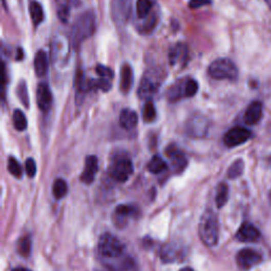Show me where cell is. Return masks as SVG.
<instances>
[{
    "instance_id": "8fae6325",
    "label": "cell",
    "mask_w": 271,
    "mask_h": 271,
    "mask_svg": "<svg viewBox=\"0 0 271 271\" xmlns=\"http://www.w3.org/2000/svg\"><path fill=\"white\" fill-rule=\"evenodd\" d=\"M208 127H209V123L204 117L196 116L187 122L186 132L192 137H197V138L203 137L206 134V132H208Z\"/></svg>"
},
{
    "instance_id": "d4e9b609",
    "label": "cell",
    "mask_w": 271,
    "mask_h": 271,
    "mask_svg": "<svg viewBox=\"0 0 271 271\" xmlns=\"http://www.w3.org/2000/svg\"><path fill=\"white\" fill-rule=\"evenodd\" d=\"M228 198H229V187L226 183H220L217 187V192H216V197H215V200H216V205L218 206V208H222L224 206L227 201H228Z\"/></svg>"
},
{
    "instance_id": "7a4b0ae2",
    "label": "cell",
    "mask_w": 271,
    "mask_h": 271,
    "mask_svg": "<svg viewBox=\"0 0 271 271\" xmlns=\"http://www.w3.org/2000/svg\"><path fill=\"white\" fill-rule=\"evenodd\" d=\"M198 233L201 242L204 245L213 247L217 244L219 226L217 216L213 211L208 210L201 215L198 226Z\"/></svg>"
},
{
    "instance_id": "603a6c76",
    "label": "cell",
    "mask_w": 271,
    "mask_h": 271,
    "mask_svg": "<svg viewBox=\"0 0 271 271\" xmlns=\"http://www.w3.org/2000/svg\"><path fill=\"white\" fill-rule=\"evenodd\" d=\"M168 168L166 162L160 156H154L148 164V170L153 174H159L165 171Z\"/></svg>"
},
{
    "instance_id": "2e32d148",
    "label": "cell",
    "mask_w": 271,
    "mask_h": 271,
    "mask_svg": "<svg viewBox=\"0 0 271 271\" xmlns=\"http://www.w3.org/2000/svg\"><path fill=\"white\" fill-rule=\"evenodd\" d=\"M134 85V71L130 64H124L120 72V90L123 94L130 93Z\"/></svg>"
},
{
    "instance_id": "4dcf8cb0",
    "label": "cell",
    "mask_w": 271,
    "mask_h": 271,
    "mask_svg": "<svg viewBox=\"0 0 271 271\" xmlns=\"http://www.w3.org/2000/svg\"><path fill=\"white\" fill-rule=\"evenodd\" d=\"M57 15L62 23H66L69 18V5L66 0H57Z\"/></svg>"
},
{
    "instance_id": "9c48e42d",
    "label": "cell",
    "mask_w": 271,
    "mask_h": 271,
    "mask_svg": "<svg viewBox=\"0 0 271 271\" xmlns=\"http://www.w3.org/2000/svg\"><path fill=\"white\" fill-rule=\"evenodd\" d=\"M236 262L237 265L242 269L248 270L253 268L254 266L259 265L262 262V256L257 251L246 248L238 251L236 256Z\"/></svg>"
},
{
    "instance_id": "8d00e7d4",
    "label": "cell",
    "mask_w": 271,
    "mask_h": 271,
    "mask_svg": "<svg viewBox=\"0 0 271 271\" xmlns=\"http://www.w3.org/2000/svg\"><path fill=\"white\" fill-rule=\"evenodd\" d=\"M212 0H191L189 3V7L191 9H198L203 6H208L211 4Z\"/></svg>"
},
{
    "instance_id": "1f68e13d",
    "label": "cell",
    "mask_w": 271,
    "mask_h": 271,
    "mask_svg": "<svg viewBox=\"0 0 271 271\" xmlns=\"http://www.w3.org/2000/svg\"><path fill=\"white\" fill-rule=\"evenodd\" d=\"M17 95L20 100V102L24 104L25 107H29L30 105V100H29V93H28V88H27V83L24 81H20V83L17 86Z\"/></svg>"
},
{
    "instance_id": "9a60e30c",
    "label": "cell",
    "mask_w": 271,
    "mask_h": 271,
    "mask_svg": "<svg viewBox=\"0 0 271 271\" xmlns=\"http://www.w3.org/2000/svg\"><path fill=\"white\" fill-rule=\"evenodd\" d=\"M263 117V104L260 101H254L247 107L244 116V121L248 125L258 124Z\"/></svg>"
},
{
    "instance_id": "836d02e7",
    "label": "cell",
    "mask_w": 271,
    "mask_h": 271,
    "mask_svg": "<svg viewBox=\"0 0 271 271\" xmlns=\"http://www.w3.org/2000/svg\"><path fill=\"white\" fill-rule=\"evenodd\" d=\"M198 91V83L195 79H189L184 84V95L187 98L194 97Z\"/></svg>"
},
{
    "instance_id": "4fadbf2b",
    "label": "cell",
    "mask_w": 271,
    "mask_h": 271,
    "mask_svg": "<svg viewBox=\"0 0 271 271\" xmlns=\"http://www.w3.org/2000/svg\"><path fill=\"white\" fill-rule=\"evenodd\" d=\"M236 238L243 243L257 242L260 238V231L256 226L249 224V222H245V224H243L241 228L238 229L236 233Z\"/></svg>"
},
{
    "instance_id": "ab89813d",
    "label": "cell",
    "mask_w": 271,
    "mask_h": 271,
    "mask_svg": "<svg viewBox=\"0 0 271 271\" xmlns=\"http://www.w3.org/2000/svg\"><path fill=\"white\" fill-rule=\"evenodd\" d=\"M265 3L268 5V7L271 9V0H265Z\"/></svg>"
},
{
    "instance_id": "ba28073f",
    "label": "cell",
    "mask_w": 271,
    "mask_h": 271,
    "mask_svg": "<svg viewBox=\"0 0 271 271\" xmlns=\"http://www.w3.org/2000/svg\"><path fill=\"white\" fill-rule=\"evenodd\" d=\"M140 211L137 206L132 204H120L118 205L114 213V221L117 227L123 228L127 225L130 219L138 217Z\"/></svg>"
},
{
    "instance_id": "30bf717a",
    "label": "cell",
    "mask_w": 271,
    "mask_h": 271,
    "mask_svg": "<svg viewBox=\"0 0 271 271\" xmlns=\"http://www.w3.org/2000/svg\"><path fill=\"white\" fill-rule=\"evenodd\" d=\"M165 154L171 159L172 165H173L174 170L176 171V172L180 173L186 168V165H187L186 157L176 145L172 144V145L168 147V149L165 151Z\"/></svg>"
},
{
    "instance_id": "ffe728a7",
    "label": "cell",
    "mask_w": 271,
    "mask_h": 271,
    "mask_svg": "<svg viewBox=\"0 0 271 271\" xmlns=\"http://www.w3.org/2000/svg\"><path fill=\"white\" fill-rule=\"evenodd\" d=\"M156 85L155 83L152 81V79L144 77L142 79V82L139 86L138 89V94L141 99H149L151 98L152 95L154 94V92L156 91Z\"/></svg>"
},
{
    "instance_id": "74e56055",
    "label": "cell",
    "mask_w": 271,
    "mask_h": 271,
    "mask_svg": "<svg viewBox=\"0 0 271 271\" xmlns=\"http://www.w3.org/2000/svg\"><path fill=\"white\" fill-rule=\"evenodd\" d=\"M12 271H31V270L25 267H17V268H14Z\"/></svg>"
},
{
    "instance_id": "277c9868",
    "label": "cell",
    "mask_w": 271,
    "mask_h": 271,
    "mask_svg": "<svg viewBox=\"0 0 271 271\" xmlns=\"http://www.w3.org/2000/svg\"><path fill=\"white\" fill-rule=\"evenodd\" d=\"M209 75L215 79H230L235 81L238 70L235 64L229 58H217L211 62L208 69Z\"/></svg>"
},
{
    "instance_id": "d6a6232c",
    "label": "cell",
    "mask_w": 271,
    "mask_h": 271,
    "mask_svg": "<svg viewBox=\"0 0 271 271\" xmlns=\"http://www.w3.org/2000/svg\"><path fill=\"white\" fill-rule=\"evenodd\" d=\"M31 249H32L31 238L29 236H24L18 243V252L20 253V256L27 258L30 256Z\"/></svg>"
},
{
    "instance_id": "e0dca14e",
    "label": "cell",
    "mask_w": 271,
    "mask_h": 271,
    "mask_svg": "<svg viewBox=\"0 0 271 271\" xmlns=\"http://www.w3.org/2000/svg\"><path fill=\"white\" fill-rule=\"evenodd\" d=\"M138 124V116L134 110L125 108L120 114V125L124 130H133Z\"/></svg>"
},
{
    "instance_id": "5bb4252c",
    "label": "cell",
    "mask_w": 271,
    "mask_h": 271,
    "mask_svg": "<svg viewBox=\"0 0 271 271\" xmlns=\"http://www.w3.org/2000/svg\"><path fill=\"white\" fill-rule=\"evenodd\" d=\"M52 93L47 83H40L37 87L36 102L40 110L48 111L52 105Z\"/></svg>"
},
{
    "instance_id": "f546056e",
    "label": "cell",
    "mask_w": 271,
    "mask_h": 271,
    "mask_svg": "<svg viewBox=\"0 0 271 271\" xmlns=\"http://www.w3.org/2000/svg\"><path fill=\"white\" fill-rule=\"evenodd\" d=\"M8 170L11 173L12 176L15 178H22L23 177V168L20 163L16 160L14 157H10L8 160Z\"/></svg>"
},
{
    "instance_id": "7c38bea8",
    "label": "cell",
    "mask_w": 271,
    "mask_h": 271,
    "mask_svg": "<svg viewBox=\"0 0 271 271\" xmlns=\"http://www.w3.org/2000/svg\"><path fill=\"white\" fill-rule=\"evenodd\" d=\"M99 170V161L95 156H88L85 160V168L81 175V181L90 184L93 182Z\"/></svg>"
},
{
    "instance_id": "cb8c5ba5",
    "label": "cell",
    "mask_w": 271,
    "mask_h": 271,
    "mask_svg": "<svg viewBox=\"0 0 271 271\" xmlns=\"http://www.w3.org/2000/svg\"><path fill=\"white\" fill-rule=\"evenodd\" d=\"M30 16L34 26H39L44 20V11L38 3H32L30 6Z\"/></svg>"
},
{
    "instance_id": "d590c367",
    "label": "cell",
    "mask_w": 271,
    "mask_h": 271,
    "mask_svg": "<svg viewBox=\"0 0 271 271\" xmlns=\"http://www.w3.org/2000/svg\"><path fill=\"white\" fill-rule=\"evenodd\" d=\"M26 172L30 178H33L36 175V163L34 159L29 158L26 161Z\"/></svg>"
},
{
    "instance_id": "f35d334b",
    "label": "cell",
    "mask_w": 271,
    "mask_h": 271,
    "mask_svg": "<svg viewBox=\"0 0 271 271\" xmlns=\"http://www.w3.org/2000/svg\"><path fill=\"white\" fill-rule=\"evenodd\" d=\"M179 271H194L192 268H189V267H185V268H182L180 269Z\"/></svg>"
},
{
    "instance_id": "8992f818",
    "label": "cell",
    "mask_w": 271,
    "mask_h": 271,
    "mask_svg": "<svg viewBox=\"0 0 271 271\" xmlns=\"http://www.w3.org/2000/svg\"><path fill=\"white\" fill-rule=\"evenodd\" d=\"M133 0H110V12L115 24L122 28L129 22L132 14Z\"/></svg>"
},
{
    "instance_id": "d6986e66",
    "label": "cell",
    "mask_w": 271,
    "mask_h": 271,
    "mask_svg": "<svg viewBox=\"0 0 271 271\" xmlns=\"http://www.w3.org/2000/svg\"><path fill=\"white\" fill-rule=\"evenodd\" d=\"M187 56V48L183 44H178L175 46L169 54V58L172 65H176L177 62L184 61Z\"/></svg>"
},
{
    "instance_id": "484cf974",
    "label": "cell",
    "mask_w": 271,
    "mask_h": 271,
    "mask_svg": "<svg viewBox=\"0 0 271 271\" xmlns=\"http://www.w3.org/2000/svg\"><path fill=\"white\" fill-rule=\"evenodd\" d=\"M13 123H14L15 130H17L18 132H24L25 130H27L28 121H27V118L22 110H19V109L14 110Z\"/></svg>"
},
{
    "instance_id": "83f0119b",
    "label": "cell",
    "mask_w": 271,
    "mask_h": 271,
    "mask_svg": "<svg viewBox=\"0 0 271 271\" xmlns=\"http://www.w3.org/2000/svg\"><path fill=\"white\" fill-rule=\"evenodd\" d=\"M244 168H245V164H244V161L242 160V159H237L236 161H234L229 170H228V177L230 179H236L240 176H242L243 173H244Z\"/></svg>"
},
{
    "instance_id": "3957f363",
    "label": "cell",
    "mask_w": 271,
    "mask_h": 271,
    "mask_svg": "<svg viewBox=\"0 0 271 271\" xmlns=\"http://www.w3.org/2000/svg\"><path fill=\"white\" fill-rule=\"evenodd\" d=\"M108 173L110 177L119 182H125L130 179L134 173V165L127 156L118 155L111 161Z\"/></svg>"
},
{
    "instance_id": "5b68a950",
    "label": "cell",
    "mask_w": 271,
    "mask_h": 271,
    "mask_svg": "<svg viewBox=\"0 0 271 271\" xmlns=\"http://www.w3.org/2000/svg\"><path fill=\"white\" fill-rule=\"evenodd\" d=\"M99 253L107 259H118L124 252V245L111 233H104L101 235L98 245Z\"/></svg>"
},
{
    "instance_id": "4316f807",
    "label": "cell",
    "mask_w": 271,
    "mask_h": 271,
    "mask_svg": "<svg viewBox=\"0 0 271 271\" xmlns=\"http://www.w3.org/2000/svg\"><path fill=\"white\" fill-rule=\"evenodd\" d=\"M52 192H53V195L56 199H61L62 197H65L67 192H68V184L67 182L61 179V178H58L54 181L53 183V187H52Z\"/></svg>"
},
{
    "instance_id": "e575fe53",
    "label": "cell",
    "mask_w": 271,
    "mask_h": 271,
    "mask_svg": "<svg viewBox=\"0 0 271 271\" xmlns=\"http://www.w3.org/2000/svg\"><path fill=\"white\" fill-rule=\"evenodd\" d=\"M95 70H97V73L100 75L101 78H105V79H110L114 77V72L113 70H111L110 68L106 67V66H103V65H98L97 68H95Z\"/></svg>"
},
{
    "instance_id": "ac0fdd59",
    "label": "cell",
    "mask_w": 271,
    "mask_h": 271,
    "mask_svg": "<svg viewBox=\"0 0 271 271\" xmlns=\"http://www.w3.org/2000/svg\"><path fill=\"white\" fill-rule=\"evenodd\" d=\"M49 67V60H48V55L45 51L39 50L34 58V70L37 76H44Z\"/></svg>"
},
{
    "instance_id": "f1b7e54d",
    "label": "cell",
    "mask_w": 271,
    "mask_h": 271,
    "mask_svg": "<svg viewBox=\"0 0 271 271\" xmlns=\"http://www.w3.org/2000/svg\"><path fill=\"white\" fill-rule=\"evenodd\" d=\"M156 115L157 113L154 103L152 101H148L142 110L143 120H144L147 123H151L156 119Z\"/></svg>"
},
{
    "instance_id": "6da1fadb",
    "label": "cell",
    "mask_w": 271,
    "mask_h": 271,
    "mask_svg": "<svg viewBox=\"0 0 271 271\" xmlns=\"http://www.w3.org/2000/svg\"><path fill=\"white\" fill-rule=\"evenodd\" d=\"M97 29V18L92 11L79 14L71 28V44L73 48H78L81 44L91 37Z\"/></svg>"
},
{
    "instance_id": "44dd1931",
    "label": "cell",
    "mask_w": 271,
    "mask_h": 271,
    "mask_svg": "<svg viewBox=\"0 0 271 271\" xmlns=\"http://www.w3.org/2000/svg\"><path fill=\"white\" fill-rule=\"evenodd\" d=\"M152 0H137V15L140 19L148 18L152 9H153Z\"/></svg>"
},
{
    "instance_id": "52a82bcc",
    "label": "cell",
    "mask_w": 271,
    "mask_h": 271,
    "mask_svg": "<svg viewBox=\"0 0 271 271\" xmlns=\"http://www.w3.org/2000/svg\"><path fill=\"white\" fill-rule=\"evenodd\" d=\"M251 138V132L245 127L235 126L229 130L224 137V143L228 148H235L244 144Z\"/></svg>"
},
{
    "instance_id": "7402d4cb",
    "label": "cell",
    "mask_w": 271,
    "mask_h": 271,
    "mask_svg": "<svg viewBox=\"0 0 271 271\" xmlns=\"http://www.w3.org/2000/svg\"><path fill=\"white\" fill-rule=\"evenodd\" d=\"M179 253H180V250L178 247L174 246V245H166L161 252V259L165 263L174 262L177 259H179Z\"/></svg>"
}]
</instances>
